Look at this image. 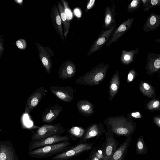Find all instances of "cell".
Returning a JSON list of instances; mask_svg holds the SVG:
<instances>
[{"instance_id": "42", "label": "cell", "mask_w": 160, "mask_h": 160, "mask_svg": "<svg viewBox=\"0 0 160 160\" xmlns=\"http://www.w3.org/2000/svg\"><path fill=\"white\" fill-rule=\"evenodd\" d=\"M157 72L158 73V74H159V78L160 79V70H159L158 72Z\"/></svg>"}, {"instance_id": "4", "label": "cell", "mask_w": 160, "mask_h": 160, "mask_svg": "<svg viewBox=\"0 0 160 160\" xmlns=\"http://www.w3.org/2000/svg\"><path fill=\"white\" fill-rule=\"evenodd\" d=\"M65 131V129L60 123L44 124L33 132L31 140L35 141L54 135H60Z\"/></svg>"}, {"instance_id": "25", "label": "cell", "mask_w": 160, "mask_h": 160, "mask_svg": "<svg viewBox=\"0 0 160 160\" xmlns=\"http://www.w3.org/2000/svg\"><path fill=\"white\" fill-rule=\"evenodd\" d=\"M77 107L79 112L84 116H90L94 112L93 105L87 100L78 101Z\"/></svg>"}, {"instance_id": "28", "label": "cell", "mask_w": 160, "mask_h": 160, "mask_svg": "<svg viewBox=\"0 0 160 160\" xmlns=\"http://www.w3.org/2000/svg\"><path fill=\"white\" fill-rule=\"evenodd\" d=\"M136 145V154L144 155L147 153L148 148L144 142L143 135L138 138Z\"/></svg>"}, {"instance_id": "20", "label": "cell", "mask_w": 160, "mask_h": 160, "mask_svg": "<svg viewBox=\"0 0 160 160\" xmlns=\"http://www.w3.org/2000/svg\"><path fill=\"white\" fill-rule=\"evenodd\" d=\"M116 7V4H113L111 7L108 6L106 7L102 26V28L104 29H108L116 23V20L115 19L116 15L115 9Z\"/></svg>"}, {"instance_id": "12", "label": "cell", "mask_w": 160, "mask_h": 160, "mask_svg": "<svg viewBox=\"0 0 160 160\" xmlns=\"http://www.w3.org/2000/svg\"><path fill=\"white\" fill-rule=\"evenodd\" d=\"M46 90L42 86L33 92L28 98L25 107V113L29 114L40 102Z\"/></svg>"}, {"instance_id": "34", "label": "cell", "mask_w": 160, "mask_h": 160, "mask_svg": "<svg viewBox=\"0 0 160 160\" xmlns=\"http://www.w3.org/2000/svg\"><path fill=\"white\" fill-rule=\"evenodd\" d=\"M136 72L134 69L132 68L128 73L127 77V82L128 83L131 82L134 79Z\"/></svg>"}, {"instance_id": "15", "label": "cell", "mask_w": 160, "mask_h": 160, "mask_svg": "<svg viewBox=\"0 0 160 160\" xmlns=\"http://www.w3.org/2000/svg\"><path fill=\"white\" fill-rule=\"evenodd\" d=\"M145 69L146 73L151 76L160 70V54L149 52Z\"/></svg>"}, {"instance_id": "27", "label": "cell", "mask_w": 160, "mask_h": 160, "mask_svg": "<svg viewBox=\"0 0 160 160\" xmlns=\"http://www.w3.org/2000/svg\"><path fill=\"white\" fill-rule=\"evenodd\" d=\"M85 132V130L82 128L74 126L70 128L68 132L70 139L74 141L79 139H80L82 138Z\"/></svg>"}, {"instance_id": "8", "label": "cell", "mask_w": 160, "mask_h": 160, "mask_svg": "<svg viewBox=\"0 0 160 160\" xmlns=\"http://www.w3.org/2000/svg\"><path fill=\"white\" fill-rule=\"evenodd\" d=\"M38 52V56L42 65L46 72L50 74L52 65L51 57L54 56L53 51L48 47H43L39 42L35 43Z\"/></svg>"}, {"instance_id": "6", "label": "cell", "mask_w": 160, "mask_h": 160, "mask_svg": "<svg viewBox=\"0 0 160 160\" xmlns=\"http://www.w3.org/2000/svg\"><path fill=\"white\" fill-rule=\"evenodd\" d=\"M93 143H84L74 146L72 149L56 155L51 158L52 160H68L85 152L89 150L93 147Z\"/></svg>"}, {"instance_id": "18", "label": "cell", "mask_w": 160, "mask_h": 160, "mask_svg": "<svg viewBox=\"0 0 160 160\" xmlns=\"http://www.w3.org/2000/svg\"><path fill=\"white\" fill-rule=\"evenodd\" d=\"M62 110V108L58 104L46 108L42 114V121L46 123L52 122L58 116Z\"/></svg>"}, {"instance_id": "21", "label": "cell", "mask_w": 160, "mask_h": 160, "mask_svg": "<svg viewBox=\"0 0 160 160\" xmlns=\"http://www.w3.org/2000/svg\"><path fill=\"white\" fill-rule=\"evenodd\" d=\"M160 26V15L151 13L147 17L142 30L146 32L153 31Z\"/></svg>"}, {"instance_id": "32", "label": "cell", "mask_w": 160, "mask_h": 160, "mask_svg": "<svg viewBox=\"0 0 160 160\" xmlns=\"http://www.w3.org/2000/svg\"><path fill=\"white\" fill-rule=\"evenodd\" d=\"M104 144L102 145L101 148H96L92 151L94 155L100 160H103L104 157Z\"/></svg>"}, {"instance_id": "35", "label": "cell", "mask_w": 160, "mask_h": 160, "mask_svg": "<svg viewBox=\"0 0 160 160\" xmlns=\"http://www.w3.org/2000/svg\"><path fill=\"white\" fill-rule=\"evenodd\" d=\"M95 2V0H90L88 1L86 8L84 14L87 13L89 10L93 8Z\"/></svg>"}, {"instance_id": "39", "label": "cell", "mask_w": 160, "mask_h": 160, "mask_svg": "<svg viewBox=\"0 0 160 160\" xmlns=\"http://www.w3.org/2000/svg\"><path fill=\"white\" fill-rule=\"evenodd\" d=\"M14 1L19 5L22 6L23 4V0H14Z\"/></svg>"}, {"instance_id": "30", "label": "cell", "mask_w": 160, "mask_h": 160, "mask_svg": "<svg viewBox=\"0 0 160 160\" xmlns=\"http://www.w3.org/2000/svg\"><path fill=\"white\" fill-rule=\"evenodd\" d=\"M142 3L141 0H133L129 4L127 9L128 12H132L139 8Z\"/></svg>"}, {"instance_id": "7", "label": "cell", "mask_w": 160, "mask_h": 160, "mask_svg": "<svg viewBox=\"0 0 160 160\" xmlns=\"http://www.w3.org/2000/svg\"><path fill=\"white\" fill-rule=\"evenodd\" d=\"M70 139L68 135L64 136L61 135H54L37 141H29L28 149L29 151H31L49 145L62 142H69Z\"/></svg>"}, {"instance_id": "19", "label": "cell", "mask_w": 160, "mask_h": 160, "mask_svg": "<svg viewBox=\"0 0 160 160\" xmlns=\"http://www.w3.org/2000/svg\"><path fill=\"white\" fill-rule=\"evenodd\" d=\"M131 140V136L127 137L124 141L119 146L108 160H124Z\"/></svg>"}, {"instance_id": "10", "label": "cell", "mask_w": 160, "mask_h": 160, "mask_svg": "<svg viewBox=\"0 0 160 160\" xmlns=\"http://www.w3.org/2000/svg\"><path fill=\"white\" fill-rule=\"evenodd\" d=\"M0 160H19L15 147L10 140L0 142Z\"/></svg>"}, {"instance_id": "40", "label": "cell", "mask_w": 160, "mask_h": 160, "mask_svg": "<svg viewBox=\"0 0 160 160\" xmlns=\"http://www.w3.org/2000/svg\"><path fill=\"white\" fill-rule=\"evenodd\" d=\"M142 0V2L143 3V6L144 8L147 5L148 0Z\"/></svg>"}, {"instance_id": "16", "label": "cell", "mask_w": 160, "mask_h": 160, "mask_svg": "<svg viewBox=\"0 0 160 160\" xmlns=\"http://www.w3.org/2000/svg\"><path fill=\"white\" fill-rule=\"evenodd\" d=\"M76 72V65L73 61L68 60L63 62L60 67L58 77L62 80L69 79L74 76Z\"/></svg>"}, {"instance_id": "43", "label": "cell", "mask_w": 160, "mask_h": 160, "mask_svg": "<svg viewBox=\"0 0 160 160\" xmlns=\"http://www.w3.org/2000/svg\"></svg>"}, {"instance_id": "2", "label": "cell", "mask_w": 160, "mask_h": 160, "mask_svg": "<svg viewBox=\"0 0 160 160\" xmlns=\"http://www.w3.org/2000/svg\"><path fill=\"white\" fill-rule=\"evenodd\" d=\"M71 143L64 142L42 147L31 151L28 154L30 157L42 158L64 152L72 148L74 146H69Z\"/></svg>"}, {"instance_id": "23", "label": "cell", "mask_w": 160, "mask_h": 160, "mask_svg": "<svg viewBox=\"0 0 160 160\" xmlns=\"http://www.w3.org/2000/svg\"><path fill=\"white\" fill-rule=\"evenodd\" d=\"M58 8L62 21V24L63 27V33L65 41L66 38L68 35L70 28V22L68 19V16L66 13L64 8L61 2H57Z\"/></svg>"}, {"instance_id": "17", "label": "cell", "mask_w": 160, "mask_h": 160, "mask_svg": "<svg viewBox=\"0 0 160 160\" xmlns=\"http://www.w3.org/2000/svg\"><path fill=\"white\" fill-rule=\"evenodd\" d=\"M50 16L54 28L63 42L65 38L62 30V22L58 7L56 4H54L52 8Z\"/></svg>"}, {"instance_id": "31", "label": "cell", "mask_w": 160, "mask_h": 160, "mask_svg": "<svg viewBox=\"0 0 160 160\" xmlns=\"http://www.w3.org/2000/svg\"><path fill=\"white\" fill-rule=\"evenodd\" d=\"M158 6H160V0H148L143 10L144 12H147L151 8Z\"/></svg>"}, {"instance_id": "33", "label": "cell", "mask_w": 160, "mask_h": 160, "mask_svg": "<svg viewBox=\"0 0 160 160\" xmlns=\"http://www.w3.org/2000/svg\"><path fill=\"white\" fill-rule=\"evenodd\" d=\"M16 45L18 48L22 50L26 49L27 45L26 40L22 38L17 40Z\"/></svg>"}, {"instance_id": "3", "label": "cell", "mask_w": 160, "mask_h": 160, "mask_svg": "<svg viewBox=\"0 0 160 160\" xmlns=\"http://www.w3.org/2000/svg\"><path fill=\"white\" fill-rule=\"evenodd\" d=\"M106 124L114 134L118 136H131L135 130L136 123L125 117L120 120H110Z\"/></svg>"}, {"instance_id": "22", "label": "cell", "mask_w": 160, "mask_h": 160, "mask_svg": "<svg viewBox=\"0 0 160 160\" xmlns=\"http://www.w3.org/2000/svg\"><path fill=\"white\" fill-rule=\"evenodd\" d=\"M139 89L145 97L151 99L156 98V89L148 82L141 80L139 85Z\"/></svg>"}, {"instance_id": "9", "label": "cell", "mask_w": 160, "mask_h": 160, "mask_svg": "<svg viewBox=\"0 0 160 160\" xmlns=\"http://www.w3.org/2000/svg\"><path fill=\"white\" fill-rule=\"evenodd\" d=\"M105 135L103 160H108L119 146V142L115 139L114 133L111 129H108V132H105Z\"/></svg>"}, {"instance_id": "36", "label": "cell", "mask_w": 160, "mask_h": 160, "mask_svg": "<svg viewBox=\"0 0 160 160\" xmlns=\"http://www.w3.org/2000/svg\"><path fill=\"white\" fill-rule=\"evenodd\" d=\"M152 119L154 124L160 128V115L154 116Z\"/></svg>"}, {"instance_id": "1", "label": "cell", "mask_w": 160, "mask_h": 160, "mask_svg": "<svg viewBox=\"0 0 160 160\" xmlns=\"http://www.w3.org/2000/svg\"><path fill=\"white\" fill-rule=\"evenodd\" d=\"M109 67V64L101 63L78 78L75 82L89 86L98 85L104 79Z\"/></svg>"}, {"instance_id": "13", "label": "cell", "mask_w": 160, "mask_h": 160, "mask_svg": "<svg viewBox=\"0 0 160 160\" xmlns=\"http://www.w3.org/2000/svg\"><path fill=\"white\" fill-rule=\"evenodd\" d=\"M50 90L59 99L65 102H70L73 99V91L69 86H52Z\"/></svg>"}, {"instance_id": "29", "label": "cell", "mask_w": 160, "mask_h": 160, "mask_svg": "<svg viewBox=\"0 0 160 160\" xmlns=\"http://www.w3.org/2000/svg\"><path fill=\"white\" fill-rule=\"evenodd\" d=\"M145 108L151 112L160 111V100L156 98L151 99L146 104Z\"/></svg>"}, {"instance_id": "26", "label": "cell", "mask_w": 160, "mask_h": 160, "mask_svg": "<svg viewBox=\"0 0 160 160\" xmlns=\"http://www.w3.org/2000/svg\"><path fill=\"white\" fill-rule=\"evenodd\" d=\"M138 52L139 50L138 48L134 50H122L120 58V61L125 65H129L134 61V56Z\"/></svg>"}, {"instance_id": "5", "label": "cell", "mask_w": 160, "mask_h": 160, "mask_svg": "<svg viewBox=\"0 0 160 160\" xmlns=\"http://www.w3.org/2000/svg\"><path fill=\"white\" fill-rule=\"evenodd\" d=\"M116 27L117 24L116 23L108 29L102 28L98 37L94 42L89 48L87 54L88 56L95 52L98 51L101 49L102 46L106 44L111 37Z\"/></svg>"}, {"instance_id": "24", "label": "cell", "mask_w": 160, "mask_h": 160, "mask_svg": "<svg viewBox=\"0 0 160 160\" xmlns=\"http://www.w3.org/2000/svg\"><path fill=\"white\" fill-rule=\"evenodd\" d=\"M120 83L119 71L117 70L111 78L110 83L109 91L110 100H112L117 94Z\"/></svg>"}, {"instance_id": "41", "label": "cell", "mask_w": 160, "mask_h": 160, "mask_svg": "<svg viewBox=\"0 0 160 160\" xmlns=\"http://www.w3.org/2000/svg\"><path fill=\"white\" fill-rule=\"evenodd\" d=\"M154 42H157L159 43H160V38H157L155 39L154 41Z\"/></svg>"}, {"instance_id": "14", "label": "cell", "mask_w": 160, "mask_h": 160, "mask_svg": "<svg viewBox=\"0 0 160 160\" xmlns=\"http://www.w3.org/2000/svg\"><path fill=\"white\" fill-rule=\"evenodd\" d=\"M105 131L102 124H93L88 128L84 136L79 139V144L87 142L91 139H97Z\"/></svg>"}, {"instance_id": "38", "label": "cell", "mask_w": 160, "mask_h": 160, "mask_svg": "<svg viewBox=\"0 0 160 160\" xmlns=\"http://www.w3.org/2000/svg\"><path fill=\"white\" fill-rule=\"evenodd\" d=\"M88 160H100L97 158L94 154V153L91 152L89 156Z\"/></svg>"}, {"instance_id": "11", "label": "cell", "mask_w": 160, "mask_h": 160, "mask_svg": "<svg viewBox=\"0 0 160 160\" xmlns=\"http://www.w3.org/2000/svg\"><path fill=\"white\" fill-rule=\"evenodd\" d=\"M134 19V18H128L116 28L110 39L106 44V47H108L118 41L128 31L132 26Z\"/></svg>"}, {"instance_id": "37", "label": "cell", "mask_w": 160, "mask_h": 160, "mask_svg": "<svg viewBox=\"0 0 160 160\" xmlns=\"http://www.w3.org/2000/svg\"><path fill=\"white\" fill-rule=\"evenodd\" d=\"M4 50L3 39L2 38L1 35L0 37V59L1 58Z\"/></svg>"}]
</instances>
